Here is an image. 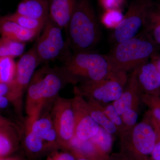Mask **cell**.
<instances>
[{
    "label": "cell",
    "mask_w": 160,
    "mask_h": 160,
    "mask_svg": "<svg viewBox=\"0 0 160 160\" xmlns=\"http://www.w3.org/2000/svg\"><path fill=\"white\" fill-rule=\"evenodd\" d=\"M136 76L141 90L150 96H160V75L153 62H146L136 68Z\"/></svg>",
    "instance_id": "12"
},
{
    "label": "cell",
    "mask_w": 160,
    "mask_h": 160,
    "mask_svg": "<svg viewBox=\"0 0 160 160\" xmlns=\"http://www.w3.org/2000/svg\"><path fill=\"white\" fill-rule=\"evenodd\" d=\"M78 0H48L49 18L61 29H66Z\"/></svg>",
    "instance_id": "15"
},
{
    "label": "cell",
    "mask_w": 160,
    "mask_h": 160,
    "mask_svg": "<svg viewBox=\"0 0 160 160\" xmlns=\"http://www.w3.org/2000/svg\"><path fill=\"white\" fill-rule=\"evenodd\" d=\"M127 82L126 72H113L106 79L75 86L74 93L86 96L96 102L108 103L118 99Z\"/></svg>",
    "instance_id": "7"
},
{
    "label": "cell",
    "mask_w": 160,
    "mask_h": 160,
    "mask_svg": "<svg viewBox=\"0 0 160 160\" xmlns=\"http://www.w3.org/2000/svg\"><path fill=\"white\" fill-rule=\"evenodd\" d=\"M151 60L155 64L160 75V55H156L152 58Z\"/></svg>",
    "instance_id": "34"
},
{
    "label": "cell",
    "mask_w": 160,
    "mask_h": 160,
    "mask_svg": "<svg viewBox=\"0 0 160 160\" xmlns=\"http://www.w3.org/2000/svg\"><path fill=\"white\" fill-rule=\"evenodd\" d=\"M143 29L147 32L160 47V6L153 5L146 15Z\"/></svg>",
    "instance_id": "19"
},
{
    "label": "cell",
    "mask_w": 160,
    "mask_h": 160,
    "mask_svg": "<svg viewBox=\"0 0 160 160\" xmlns=\"http://www.w3.org/2000/svg\"><path fill=\"white\" fill-rule=\"evenodd\" d=\"M12 58L0 57V83H9L15 78L16 63Z\"/></svg>",
    "instance_id": "24"
},
{
    "label": "cell",
    "mask_w": 160,
    "mask_h": 160,
    "mask_svg": "<svg viewBox=\"0 0 160 160\" xmlns=\"http://www.w3.org/2000/svg\"><path fill=\"white\" fill-rule=\"evenodd\" d=\"M50 115L57 133L60 148L69 150L74 137L72 98H66L58 96L52 105Z\"/></svg>",
    "instance_id": "9"
},
{
    "label": "cell",
    "mask_w": 160,
    "mask_h": 160,
    "mask_svg": "<svg viewBox=\"0 0 160 160\" xmlns=\"http://www.w3.org/2000/svg\"><path fill=\"white\" fill-rule=\"evenodd\" d=\"M151 154L153 160H160V140L157 142Z\"/></svg>",
    "instance_id": "31"
},
{
    "label": "cell",
    "mask_w": 160,
    "mask_h": 160,
    "mask_svg": "<svg viewBox=\"0 0 160 160\" xmlns=\"http://www.w3.org/2000/svg\"></svg>",
    "instance_id": "37"
},
{
    "label": "cell",
    "mask_w": 160,
    "mask_h": 160,
    "mask_svg": "<svg viewBox=\"0 0 160 160\" xmlns=\"http://www.w3.org/2000/svg\"><path fill=\"white\" fill-rule=\"evenodd\" d=\"M61 68L73 85L98 82L114 72L106 55L91 51L73 53Z\"/></svg>",
    "instance_id": "4"
},
{
    "label": "cell",
    "mask_w": 160,
    "mask_h": 160,
    "mask_svg": "<svg viewBox=\"0 0 160 160\" xmlns=\"http://www.w3.org/2000/svg\"><path fill=\"white\" fill-rule=\"evenodd\" d=\"M23 144L26 153L30 158H38L50 151L43 140L30 129L25 130Z\"/></svg>",
    "instance_id": "18"
},
{
    "label": "cell",
    "mask_w": 160,
    "mask_h": 160,
    "mask_svg": "<svg viewBox=\"0 0 160 160\" xmlns=\"http://www.w3.org/2000/svg\"><path fill=\"white\" fill-rule=\"evenodd\" d=\"M77 160H91L89 159L86 158H77Z\"/></svg>",
    "instance_id": "36"
},
{
    "label": "cell",
    "mask_w": 160,
    "mask_h": 160,
    "mask_svg": "<svg viewBox=\"0 0 160 160\" xmlns=\"http://www.w3.org/2000/svg\"><path fill=\"white\" fill-rule=\"evenodd\" d=\"M69 150L77 157H92L97 153L101 152L90 140L82 141L74 137L72 140Z\"/></svg>",
    "instance_id": "21"
},
{
    "label": "cell",
    "mask_w": 160,
    "mask_h": 160,
    "mask_svg": "<svg viewBox=\"0 0 160 160\" xmlns=\"http://www.w3.org/2000/svg\"><path fill=\"white\" fill-rule=\"evenodd\" d=\"M40 64L41 62L33 48L21 56L16 63L15 76L10 82V91L7 98L20 119L22 118L23 94Z\"/></svg>",
    "instance_id": "6"
},
{
    "label": "cell",
    "mask_w": 160,
    "mask_h": 160,
    "mask_svg": "<svg viewBox=\"0 0 160 160\" xmlns=\"http://www.w3.org/2000/svg\"><path fill=\"white\" fill-rule=\"evenodd\" d=\"M87 106L92 118L100 127L110 134L116 132L117 129V126L104 113L99 103L90 100L89 102H87Z\"/></svg>",
    "instance_id": "20"
},
{
    "label": "cell",
    "mask_w": 160,
    "mask_h": 160,
    "mask_svg": "<svg viewBox=\"0 0 160 160\" xmlns=\"http://www.w3.org/2000/svg\"><path fill=\"white\" fill-rule=\"evenodd\" d=\"M21 137L18 125L1 115L0 118V158L9 157L18 148Z\"/></svg>",
    "instance_id": "11"
},
{
    "label": "cell",
    "mask_w": 160,
    "mask_h": 160,
    "mask_svg": "<svg viewBox=\"0 0 160 160\" xmlns=\"http://www.w3.org/2000/svg\"><path fill=\"white\" fill-rule=\"evenodd\" d=\"M132 141L136 150L144 155L151 154L157 142L154 130L149 124L145 122L139 123L134 127Z\"/></svg>",
    "instance_id": "13"
},
{
    "label": "cell",
    "mask_w": 160,
    "mask_h": 160,
    "mask_svg": "<svg viewBox=\"0 0 160 160\" xmlns=\"http://www.w3.org/2000/svg\"><path fill=\"white\" fill-rule=\"evenodd\" d=\"M126 0H99L100 6L104 10L121 9Z\"/></svg>",
    "instance_id": "29"
},
{
    "label": "cell",
    "mask_w": 160,
    "mask_h": 160,
    "mask_svg": "<svg viewBox=\"0 0 160 160\" xmlns=\"http://www.w3.org/2000/svg\"><path fill=\"white\" fill-rule=\"evenodd\" d=\"M62 29L50 18L46 21L42 34L32 47L41 63L47 64L56 60L64 63L71 58L72 54L63 39Z\"/></svg>",
    "instance_id": "5"
},
{
    "label": "cell",
    "mask_w": 160,
    "mask_h": 160,
    "mask_svg": "<svg viewBox=\"0 0 160 160\" xmlns=\"http://www.w3.org/2000/svg\"><path fill=\"white\" fill-rule=\"evenodd\" d=\"M90 141L101 152H107L111 149L112 144L111 134L100 127L99 130Z\"/></svg>",
    "instance_id": "25"
},
{
    "label": "cell",
    "mask_w": 160,
    "mask_h": 160,
    "mask_svg": "<svg viewBox=\"0 0 160 160\" xmlns=\"http://www.w3.org/2000/svg\"><path fill=\"white\" fill-rule=\"evenodd\" d=\"M66 41L75 52L91 51L101 38V32L90 0H78L66 29Z\"/></svg>",
    "instance_id": "2"
},
{
    "label": "cell",
    "mask_w": 160,
    "mask_h": 160,
    "mask_svg": "<svg viewBox=\"0 0 160 160\" xmlns=\"http://www.w3.org/2000/svg\"><path fill=\"white\" fill-rule=\"evenodd\" d=\"M26 43L2 37L0 39V57L15 58L22 56Z\"/></svg>",
    "instance_id": "22"
},
{
    "label": "cell",
    "mask_w": 160,
    "mask_h": 160,
    "mask_svg": "<svg viewBox=\"0 0 160 160\" xmlns=\"http://www.w3.org/2000/svg\"><path fill=\"white\" fill-rule=\"evenodd\" d=\"M160 46L145 30L118 44L106 55L112 70L126 72L157 55Z\"/></svg>",
    "instance_id": "3"
},
{
    "label": "cell",
    "mask_w": 160,
    "mask_h": 160,
    "mask_svg": "<svg viewBox=\"0 0 160 160\" xmlns=\"http://www.w3.org/2000/svg\"><path fill=\"white\" fill-rule=\"evenodd\" d=\"M103 112L116 126H120L122 124L123 121L121 116L118 113L113 105H108L105 109H102Z\"/></svg>",
    "instance_id": "28"
},
{
    "label": "cell",
    "mask_w": 160,
    "mask_h": 160,
    "mask_svg": "<svg viewBox=\"0 0 160 160\" xmlns=\"http://www.w3.org/2000/svg\"><path fill=\"white\" fill-rule=\"evenodd\" d=\"M6 18L13 21L25 29L29 30L42 31L46 22L43 20L35 19L14 13L5 16Z\"/></svg>",
    "instance_id": "23"
},
{
    "label": "cell",
    "mask_w": 160,
    "mask_h": 160,
    "mask_svg": "<svg viewBox=\"0 0 160 160\" xmlns=\"http://www.w3.org/2000/svg\"><path fill=\"white\" fill-rule=\"evenodd\" d=\"M77 157L70 150L59 148L50 152L46 160H77Z\"/></svg>",
    "instance_id": "27"
},
{
    "label": "cell",
    "mask_w": 160,
    "mask_h": 160,
    "mask_svg": "<svg viewBox=\"0 0 160 160\" xmlns=\"http://www.w3.org/2000/svg\"><path fill=\"white\" fill-rule=\"evenodd\" d=\"M16 13L35 19L47 21L49 18L48 0H22Z\"/></svg>",
    "instance_id": "17"
},
{
    "label": "cell",
    "mask_w": 160,
    "mask_h": 160,
    "mask_svg": "<svg viewBox=\"0 0 160 160\" xmlns=\"http://www.w3.org/2000/svg\"><path fill=\"white\" fill-rule=\"evenodd\" d=\"M12 104L11 102L6 97L0 96V108L1 110H4L8 108L9 105Z\"/></svg>",
    "instance_id": "32"
},
{
    "label": "cell",
    "mask_w": 160,
    "mask_h": 160,
    "mask_svg": "<svg viewBox=\"0 0 160 160\" xmlns=\"http://www.w3.org/2000/svg\"><path fill=\"white\" fill-rule=\"evenodd\" d=\"M29 129L43 140L50 152L60 148L57 133L50 112L42 116L34 122Z\"/></svg>",
    "instance_id": "14"
},
{
    "label": "cell",
    "mask_w": 160,
    "mask_h": 160,
    "mask_svg": "<svg viewBox=\"0 0 160 160\" xmlns=\"http://www.w3.org/2000/svg\"><path fill=\"white\" fill-rule=\"evenodd\" d=\"M1 160H20L14 158H10L9 157L1 159Z\"/></svg>",
    "instance_id": "35"
},
{
    "label": "cell",
    "mask_w": 160,
    "mask_h": 160,
    "mask_svg": "<svg viewBox=\"0 0 160 160\" xmlns=\"http://www.w3.org/2000/svg\"><path fill=\"white\" fill-rule=\"evenodd\" d=\"M69 84H72L71 80L60 67L51 68L45 64L35 71L27 89L25 130L31 128L45 108L53 104L60 91Z\"/></svg>",
    "instance_id": "1"
},
{
    "label": "cell",
    "mask_w": 160,
    "mask_h": 160,
    "mask_svg": "<svg viewBox=\"0 0 160 160\" xmlns=\"http://www.w3.org/2000/svg\"><path fill=\"white\" fill-rule=\"evenodd\" d=\"M121 9H111L105 10L101 17L103 26L109 29H114L121 23L124 18Z\"/></svg>",
    "instance_id": "26"
},
{
    "label": "cell",
    "mask_w": 160,
    "mask_h": 160,
    "mask_svg": "<svg viewBox=\"0 0 160 160\" xmlns=\"http://www.w3.org/2000/svg\"><path fill=\"white\" fill-rule=\"evenodd\" d=\"M121 117L125 125L131 126L136 123L138 116L134 109H130L125 112L121 115Z\"/></svg>",
    "instance_id": "30"
},
{
    "label": "cell",
    "mask_w": 160,
    "mask_h": 160,
    "mask_svg": "<svg viewBox=\"0 0 160 160\" xmlns=\"http://www.w3.org/2000/svg\"><path fill=\"white\" fill-rule=\"evenodd\" d=\"M74 93L72 105L75 117L74 136L82 141L91 139L97 134L100 126L90 115L87 102L83 97Z\"/></svg>",
    "instance_id": "10"
},
{
    "label": "cell",
    "mask_w": 160,
    "mask_h": 160,
    "mask_svg": "<svg viewBox=\"0 0 160 160\" xmlns=\"http://www.w3.org/2000/svg\"><path fill=\"white\" fill-rule=\"evenodd\" d=\"M151 0H133L118 26L111 35L116 44L134 37L143 28L147 13L154 5Z\"/></svg>",
    "instance_id": "8"
},
{
    "label": "cell",
    "mask_w": 160,
    "mask_h": 160,
    "mask_svg": "<svg viewBox=\"0 0 160 160\" xmlns=\"http://www.w3.org/2000/svg\"><path fill=\"white\" fill-rule=\"evenodd\" d=\"M158 104H157L154 107L153 110V113L155 117L160 122V102H158Z\"/></svg>",
    "instance_id": "33"
},
{
    "label": "cell",
    "mask_w": 160,
    "mask_h": 160,
    "mask_svg": "<svg viewBox=\"0 0 160 160\" xmlns=\"http://www.w3.org/2000/svg\"><path fill=\"white\" fill-rule=\"evenodd\" d=\"M0 31L3 37L26 43L34 39L40 33L25 29L6 16L0 19Z\"/></svg>",
    "instance_id": "16"
}]
</instances>
